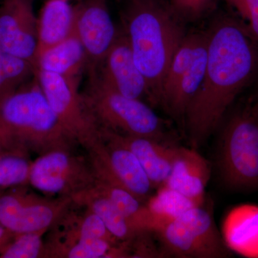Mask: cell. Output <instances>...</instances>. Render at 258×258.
Segmentation results:
<instances>
[{
  "mask_svg": "<svg viewBox=\"0 0 258 258\" xmlns=\"http://www.w3.org/2000/svg\"><path fill=\"white\" fill-rule=\"evenodd\" d=\"M207 32L205 76L184 121L191 147L195 149L221 124L236 98L258 74V43L245 23L221 15Z\"/></svg>",
  "mask_w": 258,
  "mask_h": 258,
  "instance_id": "cell-1",
  "label": "cell"
},
{
  "mask_svg": "<svg viewBox=\"0 0 258 258\" xmlns=\"http://www.w3.org/2000/svg\"><path fill=\"white\" fill-rule=\"evenodd\" d=\"M121 18L122 31L147 81L149 101L158 105L163 81L186 35L183 23L163 0H126Z\"/></svg>",
  "mask_w": 258,
  "mask_h": 258,
  "instance_id": "cell-2",
  "label": "cell"
},
{
  "mask_svg": "<svg viewBox=\"0 0 258 258\" xmlns=\"http://www.w3.org/2000/svg\"><path fill=\"white\" fill-rule=\"evenodd\" d=\"M0 144L5 152L27 157L79 145L51 108L36 75L0 102Z\"/></svg>",
  "mask_w": 258,
  "mask_h": 258,
  "instance_id": "cell-3",
  "label": "cell"
},
{
  "mask_svg": "<svg viewBox=\"0 0 258 258\" xmlns=\"http://www.w3.org/2000/svg\"><path fill=\"white\" fill-rule=\"evenodd\" d=\"M88 73L83 101L100 128L123 135L166 140V123L143 101L123 96Z\"/></svg>",
  "mask_w": 258,
  "mask_h": 258,
  "instance_id": "cell-4",
  "label": "cell"
},
{
  "mask_svg": "<svg viewBox=\"0 0 258 258\" xmlns=\"http://www.w3.org/2000/svg\"><path fill=\"white\" fill-rule=\"evenodd\" d=\"M217 164L228 189L239 192L258 191V113L251 101L236 110L225 122Z\"/></svg>",
  "mask_w": 258,
  "mask_h": 258,
  "instance_id": "cell-5",
  "label": "cell"
},
{
  "mask_svg": "<svg viewBox=\"0 0 258 258\" xmlns=\"http://www.w3.org/2000/svg\"><path fill=\"white\" fill-rule=\"evenodd\" d=\"M208 32L186 34L161 85L159 103L173 118L184 120L203 83L208 62Z\"/></svg>",
  "mask_w": 258,
  "mask_h": 258,
  "instance_id": "cell-6",
  "label": "cell"
},
{
  "mask_svg": "<svg viewBox=\"0 0 258 258\" xmlns=\"http://www.w3.org/2000/svg\"><path fill=\"white\" fill-rule=\"evenodd\" d=\"M164 253L184 258H223L230 255L211 212L203 205L189 209L155 232Z\"/></svg>",
  "mask_w": 258,
  "mask_h": 258,
  "instance_id": "cell-7",
  "label": "cell"
},
{
  "mask_svg": "<svg viewBox=\"0 0 258 258\" xmlns=\"http://www.w3.org/2000/svg\"><path fill=\"white\" fill-rule=\"evenodd\" d=\"M27 186L0 195V224L13 233L47 232L74 205L72 198L40 195Z\"/></svg>",
  "mask_w": 258,
  "mask_h": 258,
  "instance_id": "cell-8",
  "label": "cell"
},
{
  "mask_svg": "<svg viewBox=\"0 0 258 258\" xmlns=\"http://www.w3.org/2000/svg\"><path fill=\"white\" fill-rule=\"evenodd\" d=\"M35 75L61 124L79 145L87 150L98 142L101 129L80 92L81 77L66 78L41 70H37Z\"/></svg>",
  "mask_w": 258,
  "mask_h": 258,
  "instance_id": "cell-9",
  "label": "cell"
},
{
  "mask_svg": "<svg viewBox=\"0 0 258 258\" xmlns=\"http://www.w3.org/2000/svg\"><path fill=\"white\" fill-rule=\"evenodd\" d=\"M96 181L88 157L60 149L38 156L32 161L29 184L47 196L72 198Z\"/></svg>",
  "mask_w": 258,
  "mask_h": 258,
  "instance_id": "cell-10",
  "label": "cell"
},
{
  "mask_svg": "<svg viewBox=\"0 0 258 258\" xmlns=\"http://www.w3.org/2000/svg\"><path fill=\"white\" fill-rule=\"evenodd\" d=\"M101 139L88 149L97 180L123 188L147 204L154 186L132 151L101 128Z\"/></svg>",
  "mask_w": 258,
  "mask_h": 258,
  "instance_id": "cell-11",
  "label": "cell"
},
{
  "mask_svg": "<svg viewBox=\"0 0 258 258\" xmlns=\"http://www.w3.org/2000/svg\"><path fill=\"white\" fill-rule=\"evenodd\" d=\"M74 8L73 32L86 51V71H94L104 59L120 31L115 28L107 0H81Z\"/></svg>",
  "mask_w": 258,
  "mask_h": 258,
  "instance_id": "cell-12",
  "label": "cell"
},
{
  "mask_svg": "<svg viewBox=\"0 0 258 258\" xmlns=\"http://www.w3.org/2000/svg\"><path fill=\"white\" fill-rule=\"evenodd\" d=\"M34 0H2L0 4V47L5 52L35 66L38 18Z\"/></svg>",
  "mask_w": 258,
  "mask_h": 258,
  "instance_id": "cell-13",
  "label": "cell"
},
{
  "mask_svg": "<svg viewBox=\"0 0 258 258\" xmlns=\"http://www.w3.org/2000/svg\"><path fill=\"white\" fill-rule=\"evenodd\" d=\"M94 72L112 89L128 98L149 100V88L143 75L134 60L128 38L123 31Z\"/></svg>",
  "mask_w": 258,
  "mask_h": 258,
  "instance_id": "cell-14",
  "label": "cell"
},
{
  "mask_svg": "<svg viewBox=\"0 0 258 258\" xmlns=\"http://www.w3.org/2000/svg\"><path fill=\"white\" fill-rule=\"evenodd\" d=\"M210 176V163L195 148L178 147L170 174L163 186L174 190L200 206L205 202V189Z\"/></svg>",
  "mask_w": 258,
  "mask_h": 258,
  "instance_id": "cell-15",
  "label": "cell"
},
{
  "mask_svg": "<svg viewBox=\"0 0 258 258\" xmlns=\"http://www.w3.org/2000/svg\"><path fill=\"white\" fill-rule=\"evenodd\" d=\"M105 130L134 153L154 189L165 184L172 169L178 147H174L165 141L132 137Z\"/></svg>",
  "mask_w": 258,
  "mask_h": 258,
  "instance_id": "cell-16",
  "label": "cell"
},
{
  "mask_svg": "<svg viewBox=\"0 0 258 258\" xmlns=\"http://www.w3.org/2000/svg\"><path fill=\"white\" fill-rule=\"evenodd\" d=\"M74 25V8L69 0H47L38 18L37 59L49 49L67 39L72 34Z\"/></svg>",
  "mask_w": 258,
  "mask_h": 258,
  "instance_id": "cell-17",
  "label": "cell"
},
{
  "mask_svg": "<svg viewBox=\"0 0 258 258\" xmlns=\"http://www.w3.org/2000/svg\"><path fill=\"white\" fill-rule=\"evenodd\" d=\"M74 205L53 227L48 239L60 242H72L81 239H101L112 244L120 242L108 230L99 217L87 208L84 211H74ZM83 208V207H82Z\"/></svg>",
  "mask_w": 258,
  "mask_h": 258,
  "instance_id": "cell-18",
  "label": "cell"
},
{
  "mask_svg": "<svg viewBox=\"0 0 258 258\" xmlns=\"http://www.w3.org/2000/svg\"><path fill=\"white\" fill-rule=\"evenodd\" d=\"M72 200L75 205L87 208L99 217L108 230L120 242L132 240L144 231L134 225L93 186L73 197Z\"/></svg>",
  "mask_w": 258,
  "mask_h": 258,
  "instance_id": "cell-19",
  "label": "cell"
},
{
  "mask_svg": "<svg viewBox=\"0 0 258 258\" xmlns=\"http://www.w3.org/2000/svg\"><path fill=\"white\" fill-rule=\"evenodd\" d=\"M86 68V51L74 32L63 41L44 52L36 62V70L66 78L81 77Z\"/></svg>",
  "mask_w": 258,
  "mask_h": 258,
  "instance_id": "cell-20",
  "label": "cell"
},
{
  "mask_svg": "<svg viewBox=\"0 0 258 258\" xmlns=\"http://www.w3.org/2000/svg\"><path fill=\"white\" fill-rule=\"evenodd\" d=\"M45 244V258H107L114 257L115 247L101 239H81L72 242L48 240Z\"/></svg>",
  "mask_w": 258,
  "mask_h": 258,
  "instance_id": "cell-21",
  "label": "cell"
},
{
  "mask_svg": "<svg viewBox=\"0 0 258 258\" xmlns=\"http://www.w3.org/2000/svg\"><path fill=\"white\" fill-rule=\"evenodd\" d=\"M32 62L11 55L0 47V102L4 101L35 76Z\"/></svg>",
  "mask_w": 258,
  "mask_h": 258,
  "instance_id": "cell-22",
  "label": "cell"
},
{
  "mask_svg": "<svg viewBox=\"0 0 258 258\" xmlns=\"http://www.w3.org/2000/svg\"><path fill=\"white\" fill-rule=\"evenodd\" d=\"M159 189L157 196L149 200L147 205L164 223L176 218L189 209L198 206L174 190L166 186H161Z\"/></svg>",
  "mask_w": 258,
  "mask_h": 258,
  "instance_id": "cell-23",
  "label": "cell"
},
{
  "mask_svg": "<svg viewBox=\"0 0 258 258\" xmlns=\"http://www.w3.org/2000/svg\"><path fill=\"white\" fill-rule=\"evenodd\" d=\"M32 161L18 154H5L0 157V190L29 184Z\"/></svg>",
  "mask_w": 258,
  "mask_h": 258,
  "instance_id": "cell-24",
  "label": "cell"
},
{
  "mask_svg": "<svg viewBox=\"0 0 258 258\" xmlns=\"http://www.w3.org/2000/svg\"><path fill=\"white\" fill-rule=\"evenodd\" d=\"M47 232L15 234L0 252V258H45L44 235Z\"/></svg>",
  "mask_w": 258,
  "mask_h": 258,
  "instance_id": "cell-25",
  "label": "cell"
},
{
  "mask_svg": "<svg viewBox=\"0 0 258 258\" xmlns=\"http://www.w3.org/2000/svg\"><path fill=\"white\" fill-rule=\"evenodd\" d=\"M217 0H166L173 14L181 23L196 22L215 9Z\"/></svg>",
  "mask_w": 258,
  "mask_h": 258,
  "instance_id": "cell-26",
  "label": "cell"
},
{
  "mask_svg": "<svg viewBox=\"0 0 258 258\" xmlns=\"http://www.w3.org/2000/svg\"><path fill=\"white\" fill-rule=\"evenodd\" d=\"M247 21V28L258 43V0H226Z\"/></svg>",
  "mask_w": 258,
  "mask_h": 258,
  "instance_id": "cell-27",
  "label": "cell"
},
{
  "mask_svg": "<svg viewBox=\"0 0 258 258\" xmlns=\"http://www.w3.org/2000/svg\"><path fill=\"white\" fill-rule=\"evenodd\" d=\"M15 234L10 232L0 224V252L4 248L7 244L9 243Z\"/></svg>",
  "mask_w": 258,
  "mask_h": 258,
  "instance_id": "cell-28",
  "label": "cell"
},
{
  "mask_svg": "<svg viewBox=\"0 0 258 258\" xmlns=\"http://www.w3.org/2000/svg\"><path fill=\"white\" fill-rule=\"evenodd\" d=\"M252 103V106H253L254 109L258 113V94L256 96L255 98L251 101Z\"/></svg>",
  "mask_w": 258,
  "mask_h": 258,
  "instance_id": "cell-29",
  "label": "cell"
},
{
  "mask_svg": "<svg viewBox=\"0 0 258 258\" xmlns=\"http://www.w3.org/2000/svg\"><path fill=\"white\" fill-rule=\"evenodd\" d=\"M4 149H3V147H2L1 144H0V157H1L2 155H3V154H5Z\"/></svg>",
  "mask_w": 258,
  "mask_h": 258,
  "instance_id": "cell-30",
  "label": "cell"
},
{
  "mask_svg": "<svg viewBox=\"0 0 258 258\" xmlns=\"http://www.w3.org/2000/svg\"><path fill=\"white\" fill-rule=\"evenodd\" d=\"M3 191H1V190H0V195H1L3 193Z\"/></svg>",
  "mask_w": 258,
  "mask_h": 258,
  "instance_id": "cell-31",
  "label": "cell"
}]
</instances>
